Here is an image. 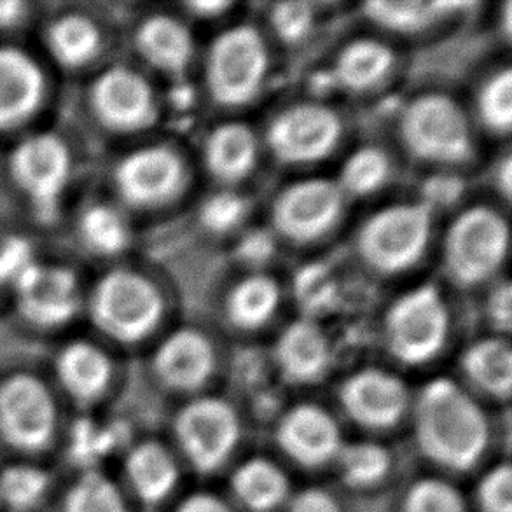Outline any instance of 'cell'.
<instances>
[{"mask_svg":"<svg viewBox=\"0 0 512 512\" xmlns=\"http://www.w3.org/2000/svg\"><path fill=\"white\" fill-rule=\"evenodd\" d=\"M133 443L125 420L100 418L98 413H70L56 464L63 472L109 471L112 458H121Z\"/></svg>","mask_w":512,"mask_h":512,"instance_id":"cell-17","label":"cell"},{"mask_svg":"<svg viewBox=\"0 0 512 512\" xmlns=\"http://www.w3.org/2000/svg\"><path fill=\"white\" fill-rule=\"evenodd\" d=\"M70 411L49 376L11 371L0 376V460L56 462Z\"/></svg>","mask_w":512,"mask_h":512,"instance_id":"cell-1","label":"cell"},{"mask_svg":"<svg viewBox=\"0 0 512 512\" xmlns=\"http://www.w3.org/2000/svg\"><path fill=\"white\" fill-rule=\"evenodd\" d=\"M397 63L388 42L376 37H357L346 42L334 58V84L352 95H366L387 83Z\"/></svg>","mask_w":512,"mask_h":512,"instance_id":"cell-27","label":"cell"},{"mask_svg":"<svg viewBox=\"0 0 512 512\" xmlns=\"http://www.w3.org/2000/svg\"><path fill=\"white\" fill-rule=\"evenodd\" d=\"M49 378L70 413H98L111 395L116 367L104 348L74 341L56 355Z\"/></svg>","mask_w":512,"mask_h":512,"instance_id":"cell-15","label":"cell"},{"mask_svg":"<svg viewBox=\"0 0 512 512\" xmlns=\"http://www.w3.org/2000/svg\"><path fill=\"white\" fill-rule=\"evenodd\" d=\"M119 200L142 212L177 203L189 186L184 154L172 144H151L126 154L114 170Z\"/></svg>","mask_w":512,"mask_h":512,"instance_id":"cell-11","label":"cell"},{"mask_svg":"<svg viewBox=\"0 0 512 512\" xmlns=\"http://www.w3.org/2000/svg\"><path fill=\"white\" fill-rule=\"evenodd\" d=\"M432 231V203L399 201L376 210L362 222L355 236V249L360 261L376 275L397 277L422 261Z\"/></svg>","mask_w":512,"mask_h":512,"instance_id":"cell-4","label":"cell"},{"mask_svg":"<svg viewBox=\"0 0 512 512\" xmlns=\"http://www.w3.org/2000/svg\"><path fill=\"white\" fill-rule=\"evenodd\" d=\"M231 486L243 506L266 512L277 507L287 495V479L277 465L266 458H252L236 469Z\"/></svg>","mask_w":512,"mask_h":512,"instance_id":"cell-33","label":"cell"},{"mask_svg":"<svg viewBox=\"0 0 512 512\" xmlns=\"http://www.w3.org/2000/svg\"><path fill=\"white\" fill-rule=\"evenodd\" d=\"M495 186L499 189V194L504 200L509 201L512 191V163L511 158L506 156L499 163V170L495 175Z\"/></svg>","mask_w":512,"mask_h":512,"instance_id":"cell-50","label":"cell"},{"mask_svg":"<svg viewBox=\"0 0 512 512\" xmlns=\"http://www.w3.org/2000/svg\"><path fill=\"white\" fill-rule=\"evenodd\" d=\"M62 474L49 460H0V511L51 512Z\"/></svg>","mask_w":512,"mask_h":512,"instance_id":"cell-21","label":"cell"},{"mask_svg":"<svg viewBox=\"0 0 512 512\" xmlns=\"http://www.w3.org/2000/svg\"><path fill=\"white\" fill-rule=\"evenodd\" d=\"M217 355L207 334L194 327H180L161 341L153 355L156 378L177 392H194L212 378Z\"/></svg>","mask_w":512,"mask_h":512,"instance_id":"cell-19","label":"cell"},{"mask_svg":"<svg viewBox=\"0 0 512 512\" xmlns=\"http://www.w3.org/2000/svg\"><path fill=\"white\" fill-rule=\"evenodd\" d=\"M289 512H341L338 502L320 488H308L292 499Z\"/></svg>","mask_w":512,"mask_h":512,"instance_id":"cell-46","label":"cell"},{"mask_svg":"<svg viewBox=\"0 0 512 512\" xmlns=\"http://www.w3.org/2000/svg\"><path fill=\"white\" fill-rule=\"evenodd\" d=\"M467 2H422V0H387L367 2L362 14L374 27L401 37H420L429 34L437 23L448 20L462 9H469Z\"/></svg>","mask_w":512,"mask_h":512,"instance_id":"cell-28","label":"cell"},{"mask_svg":"<svg viewBox=\"0 0 512 512\" xmlns=\"http://www.w3.org/2000/svg\"><path fill=\"white\" fill-rule=\"evenodd\" d=\"M167 299L156 280L132 268L105 273L91 292L93 324L119 345H137L160 327Z\"/></svg>","mask_w":512,"mask_h":512,"instance_id":"cell-6","label":"cell"},{"mask_svg":"<svg viewBox=\"0 0 512 512\" xmlns=\"http://www.w3.org/2000/svg\"><path fill=\"white\" fill-rule=\"evenodd\" d=\"M390 179V156L380 147L362 146L346 156L336 184L346 198H366L381 191Z\"/></svg>","mask_w":512,"mask_h":512,"instance_id":"cell-34","label":"cell"},{"mask_svg":"<svg viewBox=\"0 0 512 512\" xmlns=\"http://www.w3.org/2000/svg\"><path fill=\"white\" fill-rule=\"evenodd\" d=\"M451 317L441 289L418 285L388 306L383 336L388 352L406 366H422L441 353L450 336Z\"/></svg>","mask_w":512,"mask_h":512,"instance_id":"cell-8","label":"cell"},{"mask_svg":"<svg viewBox=\"0 0 512 512\" xmlns=\"http://www.w3.org/2000/svg\"><path fill=\"white\" fill-rule=\"evenodd\" d=\"M49 53L65 69H83L97 58L104 39L95 21L84 14H65L46 35Z\"/></svg>","mask_w":512,"mask_h":512,"instance_id":"cell-32","label":"cell"},{"mask_svg":"<svg viewBox=\"0 0 512 512\" xmlns=\"http://www.w3.org/2000/svg\"><path fill=\"white\" fill-rule=\"evenodd\" d=\"M46 97L41 67L16 48H0V132L27 123Z\"/></svg>","mask_w":512,"mask_h":512,"instance_id":"cell-22","label":"cell"},{"mask_svg":"<svg viewBox=\"0 0 512 512\" xmlns=\"http://www.w3.org/2000/svg\"><path fill=\"white\" fill-rule=\"evenodd\" d=\"M0 289H2V285H0Z\"/></svg>","mask_w":512,"mask_h":512,"instance_id":"cell-52","label":"cell"},{"mask_svg":"<svg viewBox=\"0 0 512 512\" xmlns=\"http://www.w3.org/2000/svg\"><path fill=\"white\" fill-rule=\"evenodd\" d=\"M21 317L32 326L56 329L69 324L81 305L79 280L65 266L32 263L14 280Z\"/></svg>","mask_w":512,"mask_h":512,"instance_id":"cell-16","label":"cell"},{"mask_svg":"<svg viewBox=\"0 0 512 512\" xmlns=\"http://www.w3.org/2000/svg\"><path fill=\"white\" fill-rule=\"evenodd\" d=\"M460 366L481 392L507 399L512 387V350L506 336H490L465 348Z\"/></svg>","mask_w":512,"mask_h":512,"instance_id":"cell-31","label":"cell"},{"mask_svg":"<svg viewBox=\"0 0 512 512\" xmlns=\"http://www.w3.org/2000/svg\"><path fill=\"white\" fill-rule=\"evenodd\" d=\"M416 443L425 457L467 471L485 453L488 422L478 402L448 378L430 381L416 399Z\"/></svg>","mask_w":512,"mask_h":512,"instance_id":"cell-2","label":"cell"},{"mask_svg":"<svg viewBox=\"0 0 512 512\" xmlns=\"http://www.w3.org/2000/svg\"><path fill=\"white\" fill-rule=\"evenodd\" d=\"M79 233L88 249L100 256H118L132 242V229L125 215L107 203H95L84 210Z\"/></svg>","mask_w":512,"mask_h":512,"instance_id":"cell-35","label":"cell"},{"mask_svg":"<svg viewBox=\"0 0 512 512\" xmlns=\"http://www.w3.org/2000/svg\"><path fill=\"white\" fill-rule=\"evenodd\" d=\"M261 144L256 132L242 121L215 125L203 140V165L222 186L240 184L256 170Z\"/></svg>","mask_w":512,"mask_h":512,"instance_id":"cell-23","label":"cell"},{"mask_svg":"<svg viewBox=\"0 0 512 512\" xmlns=\"http://www.w3.org/2000/svg\"><path fill=\"white\" fill-rule=\"evenodd\" d=\"M345 123L340 112L320 100L285 105L266 128V146L285 167H312L340 147Z\"/></svg>","mask_w":512,"mask_h":512,"instance_id":"cell-9","label":"cell"},{"mask_svg":"<svg viewBox=\"0 0 512 512\" xmlns=\"http://www.w3.org/2000/svg\"><path fill=\"white\" fill-rule=\"evenodd\" d=\"M282 303V287L277 278L254 271L233 284L224 310L231 326L243 333H256L270 324Z\"/></svg>","mask_w":512,"mask_h":512,"instance_id":"cell-30","label":"cell"},{"mask_svg":"<svg viewBox=\"0 0 512 512\" xmlns=\"http://www.w3.org/2000/svg\"><path fill=\"white\" fill-rule=\"evenodd\" d=\"M511 2H504L502 6H500L499 13V32L500 34L506 37V41L511 39V30H512V11H511Z\"/></svg>","mask_w":512,"mask_h":512,"instance_id":"cell-51","label":"cell"},{"mask_svg":"<svg viewBox=\"0 0 512 512\" xmlns=\"http://www.w3.org/2000/svg\"><path fill=\"white\" fill-rule=\"evenodd\" d=\"M404 512H465V502L457 488L441 479H422L406 493Z\"/></svg>","mask_w":512,"mask_h":512,"instance_id":"cell-41","label":"cell"},{"mask_svg":"<svg viewBox=\"0 0 512 512\" xmlns=\"http://www.w3.org/2000/svg\"><path fill=\"white\" fill-rule=\"evenodd\" d=\"M0 512H2V511H0Z\"/></svg>","mask_w":512,"mask_h":512,"instance_id":"cell-53","label":"cell"},{"mask_svg":"<svg viewBox=\"0 0 512 512\" xmlns=\"http://www.w3.org/2000/svg\"><path fill=\"white\" fill-rule=\"evenodd\" d=\"M478 499L485 512H512V472L509 464L495 467L479 483Z\"/></svg>","mask_w":512,"mask_h":512,"instance_id":"cell-42","label":"cell"},{"mask_svg":"<svg viewBox=\"0 0 512 512\" xmlns=\"http://www.w3.org/2000/svg\"><path fill=\"white\" fill-rule=\"evenodd\" d=\"M184 7L187 13L200 18V20H217L224 14L228 13L229 9H233V2H224V0H194V2H186Z\"/></svg>","mask_w":512,"mask_h":512,"instance_id":"cell-48","label":"cell"},{"mask_svg":"<svg viewBox=\"0 0 512 512\" xmlns=\"http://www.w3.org/2000/svg\"><path fill=\"white\" fill-rule=\"evenodd\" d=\"M90 104L95 118L116 133L146 130L160 112L153 84L128 67H112L100 74L91 84Z\"/></svg>","mask_w":512,"mask_h":512,"instance_id":"cell-14","label":"cell"},{"mask_svg":"<svg viewBox=\"0 0 512 512\" xmlns=\"http://www.w3.org/2000/svg\"><path fill=\"white\" fill-rule=\"evenodd\" d=\"M338 457L343 479L355 488L376 485L390 469V455L380 444H350L341 448Z\"/></svg>","mask_w":512,"mask_h":512,"instance_id":"cell-37","label":"cell"},{"mask_svg":"<svg viewBox=\"0 0 512 512\" xmlns=\"http://www.w3.org/2000/svg\"><path fill=\"white\" fill-rule=\"evenodd\" d=\"M9 172L35 219L42 224L58 221L63 194L69 186L72 160L69 147L53 133H37L14 147Z\"/></svg>","mask_w":512,"mask_h":512,"instance_id":"cell-10","label":"cell"},{"mask_svg":"<svg viewBox=\"0 0 512 512\" xmlns=\"http://www.w3.org/2000/svg\"><path fill=\"white\" fill-rule=\"evenodd\" d=\"M397 133L404 151L429 167H464L474 156L469 114L441 91H427L409 100L399 116Z\"/></svg>","mask_w":512,"mask_h":512,"instance_id":"cell-3","label":"cell"},{"mask_svg":"<svg viewBox=\"0 0 512 512\" xmlns=\"http://www.w3.org/2000/svg\"><path fill=\"white\" fill-rule=\"evenodd\" d=\"M27 18V4L18 0H0V30L18 27Z\"/></svg>","mask_w":512,"mask_h":512,"instance_id":"cell-49","label":"cell"},{"mask_svg":"<svg viewBox=\"0 0 512 512\" xmlns=\"http://www.w3.org/2000/svg\"><path fill=\"white\" fill-rule=\"evenodd\" d=\"M51 512H130V502L111 471L63 472Z\"/></svg>","mask_w":512,"mask_h":512,"instance_id":"cell-29","label":"cell"},{"mask_svg":"<svg viewBox=\"0 0 512 512\" xmlns=\"http://www.w3.org/2000/svg\"><path fill=\"white\" fill-rule=\"evenodd\" d=\"M476 112L481 125L493 135H509L512 126V72L509 67L486 77L476 97Z\"/></svg>","mask_w":512,"mask_h":512,"instance_id":"cell-36","label":"cell"},{"mask_svg":"<svg viewBox=\"0 0 512 512\" xmlns=\"http://www.w3.org/2000/svg\"><path fill=\"white\" fill-rule=\"evenodd\" d=\"M275 362L284 378L294 383H310L326 374L331 366V340L315 319L294 320L278 336Z\"/></svg>","mask_w":512,"mask_h":512,"instance_id":"cell-24","label":"cell"},{"mask_svg":"<svg viewBox=\"0 0 512 512\" xmlns=\"http://www.w3.org/2000/svg\"><path fill=\"white\" fill-rule=\"evenodd\" d=\"M249 214L250 203L243 194L233 189H222L201 203L198 219L201 228L210 235L226 236L238 231Z\"/></svg>","mask_w":512,"mask_h":512,"instance_id":"cell-38","label":"cell"},{"mask_svg":"<svg viewBox=\"0 0 512 512\" xmlns=\"http://www.w3.org/2000/svg\"><path fill=\"white\" fill-rule=\"evenodd\" d=\"M319 11L312 2H280L271 6L268 21L273 34L284 44H298L312 34Z\"/></svg>","mask_w":512,"mask_h":512,"instance_id":"cell-39","label":"cell"},{"mask_svg":"<svg viewBox=\"0 0 512 512\" xmlns=\"http://www.w3.org/2000/svg\"><path fill=\"white\" fill-rule=\"evenodd\" d=\"M34 263L32 247L23 238H9L0 245V285L14 284V280Z\"/></svg>","mask_w":512,"mask_h":512,"instance_id":"cell-43","label":"cell"},{"mask_svg":"<svg viewBox=\"0 0 512 512\" xmlns=\"http://www.w3.org/2000/svg\"><path fill=\"white\" fill-rule=\"evenodd\" d=\"M275 252V236L264 231H254L243 236L238 247L236 256L242 259L247 266H263Z\"/></svg>","mask_w":512,"mask_h":512,"instance_id":"cell-44","label":"cell"},{"mask_svg":"<svg viewBox=\"0 0 512 512\" xmlns=\"http://www.w3.org/2000/svg\"><path fill=\"white\" fill-rule=\"evenodd\" d=\"M175 436L196 471L212 472L235 450L240 420L228 402L200 397L180 409L175 418Z\"/></svg>","mask_w":512,"mask_h":512,"instance_id":"cell-13","label":"cell"},{"mask_svg":"<svg viewBox=\"0 0 512 512\" xmlns=\"http://www.w3.org/2000/svg\"><path fill=\"white\" fill-rule=\"evenodd\" d=\"M280 448L298 464L315 467L326 464L341 450L340 427L326 409L299 404L278 423Z\"/></svg>","mask_w":512,"mask_h":512,"instance_id":"cell-20","label":"cell"},{"mask_svg":"<svg viewBox=\"0 0 512 512\" xmlns=\"http://www.w3.org/2000/svg\"><path fill=\"white\" fill-rule=\"evenodd\" d=\"M511 298V285L504 280L493 289L486 303V315L490 324L499 331V336H507L511 331Z\"/></svg>","mask_w":512,"mask_h":512,"instance_id":"cell-45","label":"cell"},{"mask_svg":"<svg viewBox=\"0 0 512 512\" xmlns=\"http://www.w3.org/2000/svg\"><path fill=\"white\" fill-rule=\"evenodd\" d=\"M296 296L301 306L308 310L305 315L308 319L331 310L336 298V284L327 266L312 264L299 271L296 278Z\"/></svg>","mask_w":512,"mask_h":512,"instance_id":"cell-40","label":"cell"},{"mask_svg":"<svg viewBox=\"0 0 512 512\" xmlns=\"http://www.w3.org/2000/svg\"><path fill=\"white\" fill-rule=\"evenodd\" d=\"M509 224L488 205L465 208L444 233L443 268L446 277L462 289L492 280L506 264Z\"/></svg>","mask_w":512,"mask_h":512,"instance_id":"cell-7","label":"cell"},{"mask_svg":"<svg viewBox=\"0 0 512 512\" xmlns=\"http://www.w3.org/2000/svg\"><path fill=\"white\" fill-rule=\"evenodd\" d=\"M119 483L126 495L144 504H158L172 493L179 471L172 453L156 441H139L123 453Z\"/></svg>","mask_w":512,"mask_h":512,"instance_id":"cell-26","label":"cell"},{"mask_svg":"<svg viewBox=\"0 0 512 512\" xmlns=\"http://www.w3.org/2000/svg\"><path fill=\"white\" fill-rule=\"evenodd\" d=\"M270 69L271 51L263 32L249 23L233 25L208 46L205 90L219 107L242 109L261 95Z\"/></svg>","mask_w":512,"mask_h":512,"instance_id":"cell-5","label":"cell"},{"mask_svg":"<svg viewBox=\"0 0 512 512\" xmlns=\"http://www.w3.org/2000/svg\"><path fill=\"white\" fill-rule=\"evenodd\" d=\"M175 512H233L226 502L210 493H194L187 497Z\"/></svg>","mask_w":512,"mask_h":512,"instance_id":"cell-47","label":"cell"},{"mask_svg":"<svg viewBox=\"0 0 512 512\" xmlns=\"http://www.w3.org/2000/svg\"><path fill=\"white\" fill-rule=\"evenodd\" d=\"M341 404L355 422L385 429L397 423L408 408L409 390L406 383L380 367H364L343 383Z\"/></svg>","mask_w":512,"mask_h":512,"instance_id":"cell-18","label":"cell"},{"mask_svg":"<svg viewBox=\"0 0 512 512\" xmlns=\"http://www.w3.org/2000/svg\"><path fill=\"white\" fill-rule=\"evenodd\" d=\"M135 48L153 69L179 79L193 62V32L177 16L153 14L137 28Z\"/></svg>","mask_w":512,"mask_h":512,"instance_id":"cell-25","label":"cell"},{"mask_svg":"<svg viewBox=\"0 0 512 512\" xmlns=\"http://www.w3.org/2000/svg\"><path fill=\"white\" fill-rule=\"evenodd\" d=\"M346 196L336 180L301 179L285 186L271 205L275 235L306 247L324 240L345 215Z\"/></svg>","mask_w":512,"mask_h":512,"instance_id":"cell-12","label":"cell"}]
</instances>
